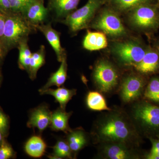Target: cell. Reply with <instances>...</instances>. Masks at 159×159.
<instances>
[{
    "instance_id": "cell-14",
    "label": "cell",
    "mask_w": 159,
    "mask_h": 159,
    "mask_svg": "<svg viewBox=\"0 0 159 159\" xmlns=\"http://www.w3.org/2000/svg\"><path fill=\"white\" fill-rule=\"evenodd\" d=\"M134 66L142 74H148L156 72L159 68L158 52L157 50L147 49L142 61Z\"/></svg>"
},
{
    "instance_id": "cell-27",
    "label": "cell",
    "mask_w": 159,
    "mask_h": 159,
    "mask_svg": "<svg viewBox=\"0 0 159 159\" xmlns=\"http://www.w3.org/2000/svg\"><path fill=\"white\" fill-rule=\"evenodd\" d=\"M145 97L154 102H159V79L152 78L147 86Z\"/></svg>"
},
{
    "instance_id": "cell-8",
    "label": "cell",
    "mask_w": 159,
    "mask_h": 159,
    "mask_svg": "<svg viewBox=\"0 0 159 159\" xmlns=\"http://www.w3.org/2000/svg\"><path fill=\"white\" fill-rule=\"evenodd\" d=\"M113 48L122 61L133 66L142 61L147 50L141 45L131 42L116 43Z\"/></svg>"
},
{
    "instance_id": "cell-22",
    "label": "cell",
    "mask_w": 159,
    "mask_h": 159,
    "mask_svg": "<svg viewBox=\"0 0 159 159\" xmlns=\"http://www.w3.org/2000/svg\"><path fill=\"white\" fill-rule=\"evenodd\" d=\"M87 105L93 111H111L107 104L104 97L97 92H90L86 98Z\"/></svg>"
},
{
    "instance_id": "cell-13",
    "label": "cell",
    "mask_w": 159,
    "mask_h": 159,
    "mask_svg": "<svg viewBox=\"0 0 159 159\" xmlns=\"http://www.w3.org/2000/svg\"><path fill=\"white\" fill-rule=\"evenodd\" d=\"M36 29H38L44 35L55 52L57 61L61 62L66 54L61 44L59 32L53 29L51 23H49L36 26Z\"/></svg>"
},
{
    "instance_id": "cell-30",
    "label": "cell",
    "mask_w": 159,
    "mask_h": 159,
    "mask_svg": "<svg viewBox=\"0 0 159 159\" xmlns=\"http://www.w3.org/2000/svg\"><path fill=\"white\" fill-rule=\"evenodd\" d=\"M9 118L0 107V132L5 137L9 133Z\"/></svg>"
},
{
    "instance_id": "cell-23",
    "label": "cell",
    "mask_w": 159,
    "mask_h": 159,
    "mask_svg": "<svg viewBox=\"0 0 159 159\" xmlns=\"http://www.w3.org/2000/svg\"><path fill=\"white\" fill-rule=\"evenodd\" d=\"M67 143L72 152H77L82 149L87 143L85 134L81 130L69 132Z\"/></svg>"
},
{
    "instance_id": "cell-29",
    "label": "cell",
    "mask_w": 159,
    "mask_h": 159,
    "mask_svg": "<svg viewBox=\"0 0 159 159\" xmlns=\"http://www.w3.org/2000/svg\"><path fill=\"white\" fill-rule=\"evenodd\" d=\"M15 153L11 145L5 139L0 146V159H9L13 158Z\"/></svg>"
},
{
    "instance_id": "cell-15",
    "label": "cell",
    "mask_w": 159,
    "mask_h": 159,
    "mask_svg": "<svg viewBox=\"0 0 159 159\" xmlns=\"http://www.w3.org/2000/svg\"><path fill=\"white\" fill-rule=\"evenodd\" d=\"M65 110L60 108L52 112L50 127L52 130L61 131L66 133L71 130L69 127L68 122L72 113L66 112Z\"/></svg>"
},
{
    "instance_id": "cell-5",
    "label": "cell",
    "mask_w": 159,
    "mask_h": 159,
    "mask_svg": "<svg viewBox=\"0 0 159 159\" xmlns=\"http://www.w3.org/2000/svg\"><path fill=\"white\" fill-rule=\"evenodd\" d=\"M91 26L111 36L117 37L125 34V28L120 18L113 10L109 9H104Z\"/></svg>"
},
{
    "instance_id": "cell-21",
    "label": "cell",
    "mask_w": 159,
    "mask_h": 159,
    "mask_svg": "<svg viewBox=\"0 0 159 159\" xmlns=\"http://www.w3.org/2000/svg\"><path fill=\"white\" fill-rule=\"evenodd\" d=\"M45 48L44 46H41L37 52L32 53L28 71L29 77L32 80L36 78L38 71L45 63Z\"/></svg>"
},
{
    "instance_id": "cell-19",
    "label": "cell",
    "mask_w": 159,
    "mask_h": 159,
    "mask_svg": "<svg viewBox=\"0 0 159 159\" xmlns=\"http://www.w3.org/2000/svg\"><path fill=\"white\" fill-rule=\"evenodd\" d=\"M104 152L107 157L111 159H129L132 155L126 145L116 142H110L105 146Z\"/></svg>"
},
{
    "instance_id": "cell-10",
    "label": "cell",
    "mask_w": 159,
    "mask_h": 159,
    "mask_svg": "<svg viewBox=\"0 0 159 159\" xmlns=\"http://www.w3.org/2000/svg\"><path fill=\"white\" fill-rule=\"evenodd\" d=\"M51 114L46 105L38 107L31 111L27 126L30 128L37 129L40 132H43L51 124Z\"/></svg>"
},
{
    "instance_id": "cell-17",
    "label": "cell",
    "mask_w": 159,
    "mask_h": 159,
    "mask_svg": "<svg viewBox=\"0 0 159 159\" xmlns=\"http://www.w3.org/2000/svg\"><path fill=\"white\" fill-rule=\"evenodd\" d=\"M67 64L66 61V56H65L61 61L60 66L56 72L51 74L48 82L41 89H40V93L51 87L56 86L60 87L65 82L67 78Z\"/></svg>"
},
{
    "instance_id": "cell-9",
    "label": "cell",
    "mask_w": 159,
    "mask_h": 159,
    "mask_svg": "<svg viewBox=\"0 0 159 159\" xmlns=\"http://www.w3.org/2000/svg\"><path fill=\"white\" fill-rule=\"evenodd\" d=\"M49 10L44 5V0H33L21 14L32 26L44 24L49 14Z\"/></svg>"
},
{
    "instance_id": "cell-35",
    "label": "cell",
    "mask_w": 159,
    "mask_h": 159,
    "mask_svg": "<svg viewBox=\"0 0 159 159\" xmlns=\"http://www.w3.org/2000/svg\"><path fill=\"white\" fill-rule=\"evenodd\" d=\"M151 152L156 154L159 156V148H158V149H152Z\"/></svg>"
},
{
    "instance_id": "cell-3",
    "label": "cell",
    "mask_w": 159,
    "mask_h": 159,
    "mask_svg": "<svg viewBox=\"0 0 159 159\" xmlns=\"http://www.w3.org/2000/svg\"><path fill=\"white\" fill-rule=\"evenodd\" d=\"M107 0H88L80 9L75 10L63 20L62 22L73 32H77L89 27L96 12Z\"/></svg>"
},
{
    "instance_id": "cell-18",
    "label": "cell",
    "mask_w": 159,
    "mask_h": 159,
    "mask_svg": "<svg viewBox=\"0 0 159 159\" xmlns=\"http://www.w3.org/2000/svg\"><path fill=\"white\" fill-rule=\"evenodd\" d=\"M42 95L48 94L51 95L60 104V108L65 110L66 106L72 97L76 94V90L69 89L64 87H58L57 89L49 88L40 93Z\"/></svg>"
},
{
    "instance_id": "cell-24",
    "label": "cell",
    "mask_w": 159,
    "mask_h": 159,
    "mask_svg": "<svg viewBox=\"0 0 159 159\" xmlns=\"http://www.w3.org/2000/svg\"><path fill=\"white\" fill-rule=\"evenodd\" d=\"M28 39L24 40L20 43L17 48L19 51L18 65L20 68L29 70L30 61L32 53H31L28 45Z\"/></svg>"
},
{
    "instance_id": "cell-33",
    "label": "cell",
    "mask_w": 159,
    "mask_h": 159,
    "mask_svg": "<svg viewBox=\"0 0 159 159\" xmlns=\"http://www.w3.org/2000/svg\"><path fill=\"white\" fill-rule=\"evenodd\" d=\"M7 53V51H6L2 44L0 43V62L3 60Z\"/></svg>"
},
{
    "instance_id": "cell-36",
    "label": "cell",
    "mask_w": 159,
    "mask_h": 159,
    "mask_svg": "<svg viewBox=\"0 0 159 159\" xmlns=\"http://www.w3.org/2000/svg\"><path fill=\"white\" fill-rule=\"evenodd\" d=\"M5 137L0 132V146L2 145V143L5 139Z\"/></svg>"
},
{
    "instance_id": "cell-39",
    "label": "cell",
    "mask_w": 159,
    "mask_h": 159,
    "mask_svg": "<svg viewBox=\"0 0 159 159\" xmlns=\"http://www.w3.org/2000/svg\"><path fill=\"white\" fill-rule=\"evenodd\" d=\"M157 5L159 6V0H157Z\"/></svg>"
},
{
    "instance_id": "cell-7",
    "label": "cell",
    "mask_w": 159,
    "mask_h": 159,
    "mask_svg": "<svg viewBox=\"0 0 159 159\" xmlns=\"http://www.w3.org/2000/svg\"><path fill=\"white\" fill-rule=\"evenodd\" d=\"M134 116L146 129L159 131V107L147 102L140 103L134 108Z\"/></svg>"
},
{
    "instance_id": "cell-25",
    "label": "cell",
    "mask_w": 159,
    "mask_h": 159,
    "mask_svg": "<svg viewBox=\"0 0 159 159\" xmlns=\"http://www.w3.org/2000/svg\"><path fill=\"white\" fill-rule=\"evenodd\" d=\"M154 0H109L112 6L121 11L130 10L142 4L154 3Z\"/></svg>"
},
{
    "instance_id": "cell-28",
    "label": "cell",
    "mask_w": 159,
    "mask_h": 159,
    "mask_svg": "<svg viewBox=\"0 0 159 159\" xmlns=\"http://www.w3.org/2000/svg\"><path fill=\"white\" fill-rule=\"evenodd\" d=\"M33 0H10L11 12L21 13Z\"/></svg>"
},
{
    "instance_id": "cell-16",
    "label": "cell",
    "mask_w": 159,
    "mask_h": 159,
    "mask_svg": "<svg viewBox=\"0 0 159 159\" xmlns=\"http://www.w3.org/2000/svg\"><path fill=\"white\" fill-rule=\"evenodd\" d=\"M107 46V39L103 33L87 31L83 42L84 48L90 51H98L105 48Z\"/></svg>"
},
{
    "instance_id": "cell-40",
    "label": "cell",
    "mask_w": 159,
    "mask_h": 159,
    "mask_svg": "<svg viewBox=\"0 0 159 159\" xmlns=\"http://www.w3.org/2000/svg\"><path fill=\"white\" fill-rule=\"evenodd\" d=\"M109 1V0H107V1Z\"/></svg>"
},
{
    "instance_id": "cell-38",
    "label": "cell",
    "mask_w": 159,
    "mask_h": 159,
    "mask_svg": "<svg viewBox=\"0 0 159 159\" xmlns=\"http://www.w3.org/2000/svg\"><path fill=\"white\" fill-rule=\"evenodd\" d=\"M157 51L158 52L159 54V43L157 46Z\"/></svg>"
},
{
    "instance_id": "cell-37",
    "label": "cell",
    "mask_w": 159,
    "mask_h": 159,
    "mask_svg": "<svg viewBox=\"0 0 159 159\" xmlns=\"http://www.w3.org/2000/svg\"><path fill=\"white\" fill-rule=\"evenodd\" d=\"M2 74H1V72H0V85H1V83H2Z\"/></svg>"
},
{
    "instance_id": "cell-20",
    "label": "cell",
    "mask_w": 159,
    "mask_h": 159,
    "mask_svg": "<svg viewBox=\"0 0 159 159\" xmlns=\"http://www.w3.org/2000/svg\"><path fill=\"white\" fill-rule=\"evenodd\" d=\"M47 145L41 137L33 136L29 139L25 145V151L30 157L40 158L46 151Z\"/></svg>"
},
{
    "instance_id": "cell-1",
    "label": "cell",
    "mask_w": 159,
    "mask_h": 159,
    "mask_svg": "<svg viewBox=\"0 0 159 159\" xmlns=\"http://www.w3.org/2000/svg\"><path fill=\"white\" fill-rule=\"evenodd\" d=\"M98 134L102 141L126 144L137 138L135 129L131 122L120 114H112L99 124Z\"/></svg>"
},
{
    "instance_id": "cell-6",
    "label": "cell",
    "mask_w": 159,
    "mask_h": 159,
    "mask_svg": "<svg viewBox=\"0 0 159 159\" xmlns=\"http://www.w3.org/2000/svg\"><path fill=\"white\" fill-rule=\"evenodd\" d=\"M93 77L99 89L104 93L112 90L118 84L116 70L110 63L106 61H101L96 65Z\"/></svg>"
},
{
    "instance_id": "cell-34",
    "label": "cell",
    "mask_w": 159,
    "mask_h": 159,
    "mask_svg": "<svg viewBox=\"0 0 159 159\" xmlns=\"http://www.w3.org/2000/svg\"><path fill=\"white\" fill-rule=\"evenodd\" d=\"M147 158L148 159H159V156L156 154L150 152V154H149L147 156Z\"/></svg>"
},
{
    "instance_id": "cell-4",
    "label": "cell",
    "mask_w": 159,
    "mask_h": 159,
    "mask_svg": "<svg viewBox=\"0 0 159 159\" xmlns=\"http://www.w3.org/2000/svg\"><path fill=\"white\" fill-rule=\"evenodd\" d=\"M131 20L145 30L156 29L159 25V6L154 3L142 4L132 9Z\"/></svg>"
},
{
    "instance_id": "cell-31",
    "label": "cell",
    "mask_w": 159,
    "mask_h": 159,
    "mask_svg": "<svg viewBox=\"0 0 159 159\" xmlns=\"http://www.w3.org/2000/svg\"><path fill=\"white\" fill-rule=\"evenodd\" d=\"M6 16L7 14L6 13L0 10V43L2 44V45Z\"/></svg>"
},
{
    "instance_id": "cell-12",
    "label": "cell",
    "mask_w": 159,
    "mask_h": 159,
    "mask_svg": "<svg viewBox=\"0 0 159 159\" xmlns=\"http://www.w3.org/2000/svg\"><path fill=\"white\" fill-rule=\"evenodd\" d=\"M144 80L137 76H129L122 84V99L125 102L133 101L141 95L144 86Z\"/></svg>"
},
{
    "instance_id": "cell-26",
    "label": "cell",
    "mask_w": 159,
    "mask_h": 159,
    "mask_svg": "<svg viewBox=\"0 0 159 159\" xmlns=\"http://www.w3.org/2000/svg\"><path fill=\"white\" fill-rule=\"evenodd\" d=\"M71 151L67 142L59 140L53 147V157L56 158L68 157L71 158Z\"/></svg>"
},
{
    "instance_id": "cell-11",
    "label": "cell",
    "mask_w": 159,
    "mask_h": 159,
    "mask_svg": "<svg viewBox=\"0 0 159 159\" xmlns=\"http://www.w3.org/2000/svg\"><path fill=\"white\" fill-rule=\"evenodd\" d=\"M80 0H48V9L54 19L62 21L75 11Z\"/></svg>"
},
{
    "instance_id": "cell-32",
    "label": "cell",
    "mask_w": 159,
    "mask_h": 159,
    "mask_svg": "<svg viewBox=\"0 0 159 159\" xmlns=\"http://www.w3.org/2000/svg\"><path fill=\"white\" fill-rule=\"evenodd\" d=\"M0 10L6 14L11 12L10 0H0Z\"/></svg>"
},
{
    "instance_id": "cell-2",
    "label": "cell",
    "mask_w": 159,
    "mask_h": 159,
    "mask_svg": "<svg viewBox=\"0 0 159 159\" xmlns=\"http://www.w3.org/2000/svg\"><path fill=\"white\" fill-rule=\"evenodd\" d=\"M36 30L31 25L22 15L10 12L7 14L3 45L7 52L18 47L21 42L28 39L29 34Z\"/></svg>"
}]
</instances>
